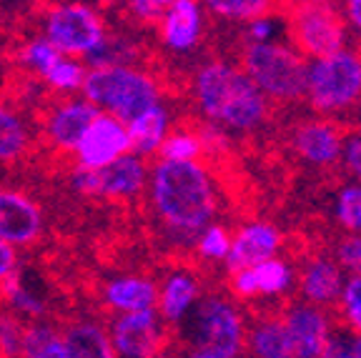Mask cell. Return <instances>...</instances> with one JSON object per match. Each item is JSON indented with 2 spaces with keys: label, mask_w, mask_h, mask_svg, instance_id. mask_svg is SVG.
<instances>
[{
  "label": "cell",
  "mask_w": 361,
  "mask_h": 358,
  "mask_svg": "<svg viewBox=\"0 0 361 358\" xmlns=\"http://www.w3.org/2000/svg\"><path fill=\"white\" fill-rule=\"evenodd\" d=\"M151 198L158 216L176 230L191 233L214 218L216 193L201 163H156L151 175Z\"/></svg>",
  "instance_id": "1"
},
{
  "label": "cell",
  "mask_w": 361,
  "mask_h": 358,
  "mask_svg": "<svg viewBox=\"0 0 361 358\" xmlns=\"http://www.w3.org/2000/svg\"><path fill=\"white\" fill-rule=\"evenodd\" d=\"M196 98L211 121L236 130L259 128L269 116V103L254 80L221 61L203 66L196 73Z\"/></svg>",
  "instance_id": "2"
},
{
  "label": "cell",
  "mask_w": 361,
  "mask_h": 358,
  "mask_svg": "<svg viewBox=\"0 0 361 358\" xmlns=\"http://www.w3.org/2000/svg\"><path fill=\"white\" fill-rule=\"evenodd\" d=\"M83 93L85 101L96 108H106L108 116H116L126 125L161 106L158 85L146 73L128 66L93 68L85 78Z\"/></svg>",
  "instance_id": "3"
},
{
  "label": "cell",
  "mask_w": 361,
  "mask_h": 358,
  "mask_svg": "<svg viewBox=\"0 0 361 358\" xmlns=\"http://www.w3.org/2000/svg\"><path fill=\"white\" fill-rule=\"evenodd\" d=\"M243 73L256 88L279 103H299L309 95V70L296 51L279 43H251L243 48Z\"/></svg>",
  "instance_id": "4"
},
{
  "label": "cell",
  "mask_w": 361,
  "mask_h": 358,
  "mask_svg": "<svg viewBox=\"0 0 361 358\" xmlns=\"http://www.w3.org/2000/svg\"><path fill=\"white\" fill-rule=\"evenodd\" d=\"M288 40L301 58H324L341 51L346 40L344 16L334 3H279Z\"/></svg>",
  "instance_id": "5"
},
{
  "label": "cell",
  "mask_w": 361,
  "mask_h": 358,
  "mask_svg": "<svg viewBox=\"0 0 361 358\" xmlns=\"http://www.w3.org/2000/svg\"><path fill=\"white\" fill-rule=\"evenodd\" d=\"M361 98V53L338 51L309 70V103L319 113H338Z\"/></svg>",
  "instance_id": "6"
},
{
  "label": "cell",
  "mask_w": 361,
  "mask_h": 358,
  "mask_svg": "<svg viewBox=\"0 0 361 358\" xmlns=\"http://www.w3.org/2000/svg\"><path fill=\"white\" fill-rule=\"evenodd\" d=\"M45 40L63 56H93L106 43V30L96 11L78 3H68L48 13Z\"/></svg>",
  "instance_id": "7"
},
{
  "label": "cell",
  "mask_w": 361,
  "mask_h": 358,
  "mask_svg": "<svg viewBox=\"0 0 361 358\" xmlns=\"http://www.w3.org/2000/svg\"><path fill=\"white\" fill-rule=\"evenodd\" d=\"M193 338L201 351H211L221 358H238L246 341L241 314L224 298H206L196 311Z\"/></svg>",
  "instance_id": "8"
},
{
  "label": "cell",
  "mask_w": 361,
  "mask_h": 358,
  "mask_svg": "<svg viewBox=\"0 0 361 358\" xmlns=\"http://www.w3.org/2000/svg\"><path fill=\"white\" fill-rule=\"evenodd\" d=\"M146 185V163L138 156H123L101 171L75 168L73 188L83 196L128 198L141 193Z\"/></svg>",
  "instance_id": "9"
},
{
  "label": "cell",
  "mask_w": 361,
  "mask_h": 358,
  "mask_svg": "<svg viewBox=\"0 0 361 358\" xmlns=\"http://www.w3.org/2000/svg\"><path fill=\"white\" fill-rule=\"evenodd\" d=\"M130 151H133V140H130L128 125L116 116L103 113L80 140L75 156H78V168L101 171L118 158L130 156Z\"/></svg>",
  "instance_id": "10"
},
{
  "label": "cell",
  "mask_w": 361,
  "mask_h": 358,
  "mask_svg": "<svg viewBox=\"0 0 361 358\" xmlns=\"http://www.w3.org/2000/svg\"><path fill=\"white\" fill-rule=\"evenodd\" d=\"M111 343L121 358H156L166 343L164 321L156 311L123 314L113 323Z\"/></svg>",
  "instance_id": "11"
},
{
  "label": "cell",
  "mask_w": 361,
  "mask_h": 358,
  "mask_svg": "<svg viewBox=\"0 0 361 358\" xmlns=\"http://www.w3.org/2000/svg\"><path fill=\"white\" fill-rule=\"evenodd\" d=\"M293 358H322L329 346V316L326 311L309 303L291 306L283 314Z\"/></svg>",
  "instance_id": "12"
},
{
  "label": "cell",
  "mask_w": 361,
  "mask_h": 358,
  "mask_svg": "<svg viewBox=\"0 0 361 358\" xmlns=\"http://www.w3.org/2000/svg\"><path fill=\"white\" fill-rule=\"evenodd\" d=\"M43 230L38 203L13 188H0V238L11 246L33 243Z\"/></svg>",
  "instance_id": "13"
},
{
  "label": "cell",
  "mask_w": 361,
  "mask_h": 358,
  "mask_svg": "<svg viewBox=\"0 0 361 358\" xmlns=\"http://www.w3.org/2000/svg\"><path fill=\"white\" fill-rule=\"evenodd\" d=\"M299 288L309 306H324L326 311H336L341 306V296H344V291H341V268L331 258L309 253V256H304Z\"/></svg>",
  "instance_id": "14"
},
{
  "label": "cell",
  "mask_w": 361,
  "mask_h": 358,
  "mask_svg": "<svg viewBox=\"0 0 361 358\" xmlns=\"http://www.w3.org/2000/svg\"><path fill=\"white\" fill-rule=\"evenodd\" d=\"M291 148L311 166H334L341 153V128L329 121H301L291 130Z\"/></svg>",
  "instance_id": "15"
},
{
  "label": "cell",
  "mask_w": 361,
  "mask_h": 358,
  "mask_svg": "<svg viewBox=\"0 0 361 358\" xmlns=\"http://www.w3.org/2000/svg\"><path fill=\"white\" fill-rule=\"evenodd\" d=\"M281 246V233L274 226L251 223L236 233L231 243V253L226 258L228 273H241V271L256 268V266L271 261V256Z\"/></svg>",
  "instance_id": "16"
},
{
  "label": "cell",
  "mask_w": 361,
  "mask_h": 358,
  "mask_svg": "<svg viewBox=\"0 0 361 358\" xmlns=\"http://www.w3.org/2000/svg\"><path fill=\"white\" fill-rule=\"evenodd\" d=\"M101 116V108H96L93 103L68 101L58 106L48 118V138L53 140V146L63 151H78L80 140Z\"/></svg>",
  "instance_id": "17"
},
{
  "label": "cell",
  "mask_w": 361,
  "mask_h": 358,
  "mask_svg": "<svg viewBox=\"0 0 361 358\" xmlns=\"http://www.w3.org/2000/svg\"><path fill=\"white\" fill-rule=\"evenodd\" d=\"M164 43L173 51H191L201 38V8L193 0H173L161 23Z\"/></svg>",
  "instance_id": "18"
},
{
  "label": "cell",
  "mask_w": 361,
  "mask_h": 358,
  "mask_svg": "<svg viewBox=\"0 0 361 358\" xmlns=\"http://www.w3.org/2000/svg\"><path fill=\"white\" fill-rule=\"evenodd\" d=\"M156 285L138 276H126V278H113L106 285V301L116 311L123 314H141V311H153L158 306Z\"/></svg>",
  "instance_id": "19"
},
{
  "label": "cell",
  "mask_w": 361,
  "mask_h": 358,
  "mask_svg": "<svg viewBox=\"0 0 361 358\" xmlns=\"http://www.w3.org/2000/svg\"><path fill=\"white\" fill-rule=\"evenodd\" d=\"M248 346L254 358H293L291 341L283 326V314H259V323L248 333Z\"/></svg>",
  "instance_id": "20"
},
{
  "label": "cell",
  "mask_w": 361,
  "mask_h": 358,
  "mask_svg": "<svg viewBox=\"0 0 361 358\" xmlns=\"http://www.w3.org/2000/svg\"><path fill=\"white\" fill-rule=\"evenodd\" d=\"M68 358H116L111 336L96 323H73L63 333Z\"/></svg>",
  "instance_id": "21"
},
{
  "label": "cell",
  "mask_w": 361,
  "mask_h": 358,
  "mask_svg": "<svg viewBox=\"0 0 361 358\" xmlns=\"http://www.w3.org/2000/svg\"><path fill=\"white\" fill-rule=\"evenodd\" d=\"M128 133L135 153L146 156V153L161 151L164 140L169 138V113H166V108L156 106L148 113H143L141 118H135L133 123H128Z\"/></svg>",
  "instance_id": "22"
},
{
  "label": "cell",
  "mask_w": 361,
  "mask_h": 358,
  "mask_svg": "<svg viewBox=\"0 0 361 358\" xmlns=\"http://www.w3.org/2000/svg\"><path fill=\"white\" fill-rule=\"evenodd\" d=\"M196 298H198V280L191 278L188 273H173L166 280V285L161 288V296H158L161 316L166 321L183 319V314L193 306Z\"/></svg>",
  "instance_id": "23"
},
{
  "label": "cell",
  "mask_w": 361,
  "mask_h": 358,
  "mask_svg": "<svg viewBox=\"0 0 361 358\" xmlns=\"http://www.w3.org/2000/svg\"><path fill=\"white\" fill-rule=\"evenodd\" d=\"M211 13L226 20H248V23H261L266 18L279 16V3H264V0H211L206 3Z\"/></svg>",
  "instance_id": "24"
},
{
  "label": "cell",
  "mask_w": 361,
  "mask_h": 358,
  "mask_svg": "<svg viewBox=\"0 0 361 358\" xmlns=\"http://www.w3.org/2000/svg\"><path fill=\"white\" fill-rule=\"evenodd\" d=\"M23 358H68L63 336H58L51 326H30L23 338Z\"/></svg>",
  "instance_id": "25"
},
{
  "label": "cell",
  "mask_w": 361,
  "mask_h": 358,
  "mask_svg": "<svg viewBox=\"0 0 361 358\" xmlns=\"http://www.w3.org/2000/svg\"><path fill=\"white\" fill-rule=\"evenodd\" d=\"M28 148V130L23 121L0 106V161H16Z\"/></svg>",
  "instance_id": "26"
},
{
  "label": "cell",
  "mask_w": 361,
  "mask_h": 358,
  "mask_svg": "<svg viewBox=\"0 0 361 358\" xmlns=\"http://www.w3.org/2000/svg\"><path fill=\"white\" fill-rule=\"evenodd\" d=\"M203 151V140L196 138V133H188V130H176L169 138L164 140L161 146V156L164 161H173V163H191L196 156H201Z\"/></svg>",
  "instance_id": "27"
},
{
  "label": "cell",
  "mask_w": 361,
  "mask_h": 358,
  "mask_svg": "<svg viewBox=\"0 0 361 358\" xmlns=\"http://www.w3.org/2000/svg\"><path fill=\"white\" fill-rule=\"evenodd\" d=\"M61 58H63V53L56 51V48H53V45L48 43L45 38L30 40V43L20 51V61L28 63L35 73L40 75V78H45V75L51 73L53 68L58 66V61H61Z\"/></svg>",
  "instance_id": "28"
},
{
  "label": "cell",
  "mask_w": 361,
  "mask_h": 358,
  "mask_svg": "<svg viewBox=\"0 0 361 358\" xmlns=\"http://www.w3.org/2000/svg\"><path fill=\"white\" fill-rule=\"evenodd\" d=\"M256 283H259V296H271V293H283L288 288V266L283 261H266V264L256 266Z\"/></svg>",
  "instance_id": "29"
},
{
  "label": "cell",
  "mask_w": 361,
  "mask_h": 358,
  "mask_svg": "<svg viewBox=\"0 0 361 358\" xmlns=\"http://www.w3.org/2000/svg\"><path fill=\"white\" fill-rule=\"evenodd\" d=\"M85 78H88V73H85V68L80 66V63L71 61V58L63 56L61 61H58V66L53 68L51 73L45 75V83L51 85V88L56 90H78L85 85Z\"/></svg>",
  "instance_id": "30"
},
{
  "label": "cell",
  "mask_w": 361,
  "mask_h": 358,
  "mask_svg": "<svg viewBox=\"0 0 361 358\" xmlns=\"http://www.w3.org/2000/svg\"><path fill=\"white\" fill-rule=\"evenodd\" d=\"M336 218L344 228L359 233L361 230V185H349L338 193Z\"/></svg>",
  "instance_id": "31"
},
{
  "label": "cell",
  "mask_w": 361,
  "mask_h": 358,
  "mask_svg": "<svg viewBox=\"0 0 361 358\" xmlns=\"http://www.w3.org/2000/svg\"><path fill=\"white\" fill-rule=\"evenodd\" d=\"M231 243L233 241L228 238V230L224 226H209L198 241V253L203 258H211V261H221V258H228Z\"/></svg>",
  "instance_id": "32"
},
{
  "label": "cell",
  "mask_w": 361,
  "mask_h": 358,
  "mask_svg": "<svg viewBox=\"0 0 361 358\" xmlns=\"http://www.w3.org/2000/svg\"><path fill=\"white\" fill-rule=\"evenodd\" d=\"M336 311L341 314L338 319L359 333L361 331V278H351L349 283H346L344 296H341V306H338Z\"/></svg>",
  "instance_id": "33"
},
{
  "label": "cell",
  "mask_w": 361,
  "mask_h": 358,
  "mask_svg": "<svg viewBox=\"0 0 361 358\" xmlns=\"http://www.w3.org/2000/svg\"><path fill=\"white\" fill-rule=\"evenodd\" d=\"M8 301L13 303L18 314H28V316H40L43 314V303L38 301V296H33L30 291H25L16 278H8L6 285Z\"/></svg>",
  "instance_id": "34"
},
{
  "label": "cell",
  "mask_w": 361,
  "mask_h": 358,
  "mask_svg": "<svg viewBox=\"0 0 361 358\" xmlns=\"http://www.w3.org/2000/svg\"><path fill=\"white\" fill-rule=\"evenodd\" d=\"M336 264L341 268L351 271L356 278H361V235H349L341 238L336 246Z\"/></svg>",
  "instance_id": "35"
},
{
  "label": "cell",
  "mask_w": 361,
  "mask_h": 358,
  "mask_svg": "<svg viewBox=\"0 0 361 358\" xmlns=\"http://www.w3.org/2000/svg\"><path fill=\"white\" fill-rule=\"evenodd\" d=\"M23 338H25V331L18 326V321L11 316H0V351L8 358L18 356L23 353Z\"/></svg>",
  "instance_id": "36"
},
{
  "label": "cell",
  "mask_w": 361,
  "mask_h": 358,
  "mask_svg": "<svg viewBox=\"0 0 361 358\" xmlns=\"http://www.w3.org/2000/svg\"><path fill=\"white\" fill-rule=\"evenodd\" d=\"M130 13H135V18L143 23H164L166 13H169L171 3L164 0H138V3H130Z\"/></svg>",
  "instance_id": "37"
},
{
  "label": "cell",
  "mask_w": 361,
  "mask_h": 358,
  "mask_svg": "<svg viewBox=\"0 0 361 358\" xmlns=\"http://www.w3.org/2000/svg\"><path fill=\"white\" fill-rule=\"evenodd\" d=\"M344 158H346V166H349V171L361 180V133H354L349 138Z\"/></svg>",
  "instance_id": "38"
},
{
  "label": "cell",
  "mask_w": 361,
  "mask_h": 358,
  "mask_svg": "<svg viewBox=\"0 0 361 358\" xmlns=\"http://www.w3.org/2000/svg\"><path fill=\"white\" fill-rule=\"evenodd\" d=\"M13 271H16V251L11 243L0 238V280L13 278Z\"/></svg>",
  "instance_id": "39"
},
{
  "label": "cell",
  "mask_w": 361,
  "mask_h": 358,
  "mask_svg": "<svg viewBox=\"0 0 361 358\" xmlns=\"http://www.w3.org/2000/svg\"><path fill=\"white\" fill-rule=\"evenodd\" d=\"M322 358H354L351 341H344V338H329V346Z\"/></svg>",
  "instance_id": "40"
},
{
  "label": "cell",
  "mask_w": 361,
  "mask_h": 358,
  "mask_svg": "<svg viewBox=\"0 0 361 358\" xmlns=\"http://www.w3.org/2000/svg\"><path fill=\"white\" fill-rule=\"evenodd\" d=\"M346 13H349V18L354 20V25L361 30V0H351V3H346Z\"/></svg>",
  "instance_id": "41"
},
{
  "label": "cell",
  "mask_w": 361,
  "mask_h": 358,
  "mask_svg": "<svg viewBox=\"0 0 361 358\" xmlns=\"http://www.w3.org/2000/svg\"><path fill=\"white\" fill-rule=\"evenodd\" d=\"M351 348H354V358H361V336L351 338Z\"/></svg>",
  "instance_id": "42"
}]
</instances>
